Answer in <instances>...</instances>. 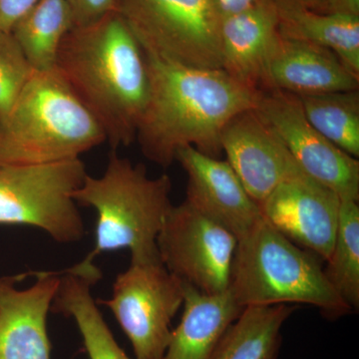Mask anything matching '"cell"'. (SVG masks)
Returning a JSON list of instances; mask_svg holds the SVG:
<instances>
[{
  "label": "cell",
  "instance_id": "1",
  "mask_svg": "<svg viewBox=\"0 0 359 359\" xmlns=\"http://www.w3.org/2000/svg\"><path fill=\"white\" fill-rule=\"evenodd\" d=\"M150 93L136 140L151 162L168 168L180 149L192 146L217 158L221 135L236 116L255 109L261 91L223 69L168 62L145 53Z\"/></svg>",
  "mask_w": 359,
  "mask_h": 359
},
{
  "label": "cell",
  "instance_id": "2",
  "mask_svg": "<svg viewBox=\"0 0 359 359\" xmlns=\"http://www.w3.org/2000/svg\"><path fill=\"white\" fill-rule=\"evenodd\" d=\"M55 69L99 123L113 150L136 140L150 93L147 59L117 11L71 28Z\"/></svg>",
  "mask_w": 359,
  "mask_h": 359
},
{
  "label": "cell",
  "instance_id": "3",
  "mask_svg": "<svg viewBox=\"0 0 359 359\" xmlns=\"http://www.w3.org/2000/svg\"><path fill=\"white\" fill-rule=\"evenodd\" d=\"M105 133L57 70L36 72L0 117V164H44L80 158Z\"/></svg>",
  "mask_w": 359,
  "mask_h": 359
},
{
  "label": "cell",
  "instance_id": "4",
  "mask_svg": "<svg viewBox=\"0 0 359 359\" xmlns=\"http://www.w3.org/2000/svg\"><path fill=\"white\" fill-rule=\"evenodd\" d=\"M169 176H149L142 164H133L113 150L100 177L87 175L73 199L97 214L95 245L89 259L102 252L126 249L130 262L161 261L157 238L172 207Z\"/></svg>",
  "mask_w": 359,
  "mask_h": 359
},
{
  "label": "cell",
  "instance_id": "5",
  "mask_svg": "<svg viewBox=\"0 0 359 359\" xmlns=\"http://www.w3.org/2000/svg\"><path fill=\"white\" fill-rule=\"evenodd\" d=\"M320 259L262 217L238 240L228 290L243 309L309 304L339 318L351 309L328 282Z\"/></svg>",
  "mask_w": 359,
  "mask_h": 359
},
{
  "label": "cell",
  "instance_id": "6",
  "mask_svg": "<svg viewBox=\"0 0 359 359\" xmlns=\"http://www.w3.org/2000/svg\"><path fill=\"white\" fill-rule=\"evenodd\" d=\"M80 158L44 164H0V224L39 229L62 244L85 235L73 194L83 184Z\"/></svg>",
  "mask_w": 359,
  "mask_h": 359
},
{
  "label": "cell",
  "instance_id": "7",
  "mask_svg": "<svg viewBox=\"0 0 359 359\" xmlns=\"http://www.w3.org/2000/svg\"><path fill=\"white\" fill-rule=\"evenodd\" d=\"M115 6L147 55L222 69V20L212 0H115Z\"/></svg>",
  "mask_w": 359,
  "mask_h": 359
},
{
  "label": "cell",
  "instance_id": "8",
  "mask_svg": "<svg viewBox=\"0 0 359 359\" xmlns=\"http://www.w3.org/2000/svg\"><path fill=\"white\" fill-rule=\"evenodd\" d=\"M100 302L112 311L136 359H160L183 306L184 282L162 261L130 262L116 278L111 299Z\"/></svg>",
  "mask_w": 359,
  "mask_h": 359
},
{
  "label": "cell",
  "instance_id": "9",
  "mask_svg": "<svg viewBox=\"0 0 359 359\" xmlns=\"http://www.w3.org/2000/svg\"><path fill=\"white\" fill-rule=\"evenodd\" d=\"M237 245L231 231L186 201L170 208L157 238L168 271L210 294L228 290Z\"/></svg>",
  "mask_w": 359,
  "mask_h": 359
},
{
  "label": "cell",
  "instance_id": "10",
  "mask_svg": "<svg viewBox=\"0 0 359 359\" xmlns=\"http://www.w3.org/2000/svg\"><path fill=\"white\" fill-rule=\"evenodd\" d=\"M255 111L304 173L334 191L340 200L358 202V159L340 150L314 128L302 111L299 97L280 90H263Z\"/></svg>",
  "mask_w": 359,
  "mask_h": 359
},
{
  "label": "cell",
  "instance_id": "11",
  "mask_svg": "<svg viewBox=\"0 0 359 359\" xmlns=\"http://www.w3.org/2000/svg\"><path fill=\"white\" fill-rule=\"evenodd\" d=\"M340 202L334 191L302 173L283 182L259 207L276 231L327 261L339 226Z\"/></svg>",
  "mask_w": 359,
  "mask_h": 359
},
{
  "label": "cell",
  "instance_id": "12",
  "mask_svg": "<svg viewBox=\"0 0 359 359\" xmlns=\"http://www.w3.org/2000/svg\"><path fill=\"white\" fill-rule=\"evenodd\" d=\"M221 146L226 162L257 205L283 182L304 173L255 109L228 123L222 132Z\"/></svg>",
  "mask_w": 359,
  "mask_h": 359
},
{
  "label": "cell",
  "instance_id": "13",
  "mask_svg": "<svg viewBox=\"0 0 359 359\" xmlns=\"http://www.w3.org/2000/svg\"><path fill=\"white\" fill-rule=\"evenodd\" d=\"M175 161L188 176L186 202L238 240L263 217L226 161L210 157L192 146L180 149Z\"/></svg>",
  "mask_w": 359,
  "mask_h": 359
},
{
  "label": "cell",
  "instance_id": "14",
  "mask_svg": "<svg viewBox=\"0 0 359 359\" xmlns=\"http://www.w3.org/2000/svg\"><path fill=\"white\" fill-rule=\"evenodd\" d=\"M26 290L18 278H0V359H51L47 316L60 282V271H39Z\"/></svg>",
  "mask_w": 359,
  "mask_h": 359
},
{
  "label": "cell",
  "instance_id": "15",
  "mask_svg": "<svg viewBox=\"0 0 359 359\" xmlns=\"http://www.w3.org/2000/svg\"><path fill=\"white\" fill-rule=\"evenodd\" d=\"M266 81V90L295 96L353 91L359 87V77L334 52L280 34L269 55Z\"/></svg>",
  "mask_w": 359,
  "mask_h": 359
},
{
  "label": "cell",
  "instance_id": "16",
  "mask_svg": "<svg viewBox=\"0 0 359 359\" xmlns=\"http://www.w3.org/2000/svg\"><path fill=\"white\" fill-rule=\"evenodd\" d=\"M278 34L271 0L222 20V69L250 88L266 90V63Z\"/></svg>",
  "mask_w": 359,
  "mask_h": 359
},
{
  "label": "cell",
  "instance_id": "17",
  "mask_svg": "<svg viewBox=\"0 0 359 359\" xmlns=\"http://www.w3.org/2000/svg\"><path fill=\"white\" fill-rule=\"evenodd\" d=\"M183 306L181 321L172 330L160 359H212L224 334L244 309L229 290L205 294L186 283Z\"/></svg>",
  "mask_w": 359,
  "mask_h": 359
},
{
  "label": "cell",
  "instance_id": "18",
  "mask_svg": "<svg viewBox=\"0 0 359 359\" xmlns=\"http://www.w3.org/2000/svg\"><path fill=\"white\" fill-rule=\"evenodd\" d=\"M101 276L100 269L87 257L60 271L51 311L73 318L89 359H131L116 341L92 294Z\"/></svg>",
  "mask_w": 359,
  "mask_h": 359
},
{
  "label": "cell",
  "instance_id": "19",
  "mask_svg": "<svg viewBox=\"0 0 359 359\" xmlns=\"http://www.w3.org/2000/svg\"><path fill=\"white\" fill-rule=\"evenodd\" d=\"M271 2L282 36L330 49L359 77V18L316 13L292 0Z\"/></svg>",
  "mask_w": 359,
  "mask_h": 359
},
{
  "label": "cell",
  "instance_id": "20",
  "mask_svg": "<svg viewBox=\"0 0 359 359\" xmlns=\"http://www.w3.org/2000/svg\"><path fill=\"white\" fill-rule=\"evenodd\" d=\"M295 309L292 304L245 308L224 334L212 359H276L282 328Z\"/></svg>",
  "mask_w": 359,
  "mask_h": 359
},
{
  "label": "cell",
  "instance_id": "21",
  "mask_svg": "<svg viewBox=\"0 0 359 359\" xmlns=\"http://www.w3.org/2000/svg\"><path fill=\"white\" fill-rule=\"evenodd\" d=\"M72 27L67 0H37L11 32L33 69L44 72L55 69L59 48Z\"/></svg>",
  "mask_w": 359,
  "mask_h": 359
},
{
  "label": "cell",
  "instance_id": "22",
  "mask_svg": "<svg viewBox=\"0 0 359 359\" xmlns=\"http://www.w3.org/2000/svg\"><path fill=\"white\" fill-rule=\"evenodd\" d=\"M297 97L314 128L340 150L358 159V90Z\"/></svg>",
  "mask_w": 359,
  "mask_h": 359
},
{
  "label": "cell",
  "instance_id": "23",
  "mask_svg": "<svg viewBox=\"0 0 359 359\" xmlns=\"http://www.w3.org/2000/svg\"><path fill=\"white\" fill-rule=\"evenodd\" d=\"M323 268L328 282L351 311L359 308V205L340 202L339 226L334 248Z\"/></svg>",
  "mask_w": 359,
  "mask_h": 359
},
{
  "label": "cell",
  "instance_id": "24",
  "mask_svg": "<svg viewBox=\"0 0 359 359\" xmlns=\"http://www.w3.org/2000/svg\"><path fill=\"white\" fill-rule=\"evenodd\" d=\"M34 73L13 33L0 32V117L11 109Z\"/></svg>",
  "mask_w": 359,
  "mask_h": 359
},
{
  "label": "cell",
  "instance_id": "25",
  "mask_svg": "<svg viewBox=\"0 0 359 359\" xmlns=\"http://www.w3.org/2000/svg\"><path fill=\"white\" fill-rule=\"evenodd\" d=\"M73 27L91 25L116 11L115 0H67Z\"/></svg>",
  "mask_w": 359,
  "mask_h": 359
},
{
  "label": "cell",
  "instance_id": "26",
  "mask_svg": "<svg viewBox=\"0 0 359 359\" xmlns=\"http://www.w3.org/2000/svg\"><path fill=\"white\" fill-rule=\"evenodd\" d=\"M37 0H0V32H11L20 20Z\"/></svg>",
  "mask_w": 359,
  "mask_h": 359
},
{
  "label": "cell",
  "instance_id": "27",
  "mask_svg": "<svg viewBox=\"0 0 359 359\" xmlns=\"http://www.w3.org/2000/svg\"><path fill=\"white\" fill-rule=\"evenodd\" d=\"M316 13L359 18V0H327Z\"/></svg>",
  "mask_w": 359,
  "mask_h": 359
},
{
  "label": "cell",
  "instance_id": "28",
  "mask_svg": "<svg viewBox=\"0 0 359 359\" xmlns=\"http://www.w3.org/2000/svg\"><path fill=\"white\" fill-rule=\"evenodd\" d=\"M262 0H212L221 20L252 8Z\"/></svg>",
  "mask_w": 359,
  "mask_h": 359
},
{
  "label": "cell",
  "instance_id": "29",
  "mask_svg": "<svg viewBox=\"0 0 359 359\" xmlns=\"http://www.w3.org/2000/svg\"><path fill=\"white\" fill-rule=\"evenodd\" d=\"M292 1L297 2V4H302V6L308 7L309 9H313V11H318V8L323 4H325L327 0H292Z\"/></svg>",
  "mask_w": 359,
  "mask_h": 359
}]
</instances>
